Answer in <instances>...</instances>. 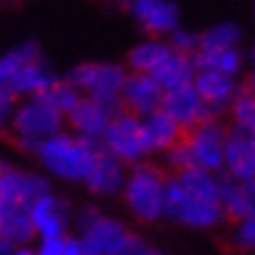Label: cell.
<instances>
[{
  "label": "cell",
  "mask_w": 255,
  "mask_h": 255,
  "mask_svg": "<svg viewBox=\"0 0 255 255\" xmlns=\"http://www.w3.org/2000/svg\"><path fill=\"white\" fill-rule=\"evenodd\" d=\"M251 89L255 92V63H253V70H251Z\"/></svg>",
  "instance_id": "obj_36"
},
{
  "label": "cell",
  "mask_w": 255,
  "mask_h": 255,
  "mask_svg": "<svg viewBox=\"0 0 255 255\" xmlns=\"http://www.w3.org/2000/svg\"><path fill=\"white\" fill-rule=\"evenodd\" d=\"M16 108V96L7 85H0V136L9 131V120Z\"/></svg>",
  "instance_id": "obj_29"
},
{
  "label": "cell",
  "mask_w": 255,
  "mask_h": 255,
  "mask_svg": "<svg viewBox=\"0 0 255 255\" xmlns=\"http://www.w3.org/2000/svg\"><path fill=\"white\" fill-rule=\"evenodd\" d=\"M147 251V244L143 239H138L136 234H127V239L120 244V248H117L113 255H143Z\"/></svg>",
  "instance_id": "obj_30"
},
{
  "label": "cell",
  "mask_w": 255,
  "mask_h": 255,
  "mask_svg": "<svg viewBox=\"0 0 255 255\" xmlns=\"http://www.w3.org/2000/svg\"><path fill=\"white\" fill-rule=\"evenodd\" d=\"M199 42H201V35H197V33H192V31H185V28H180V26H178L176 31L169 33L171 49L183 52V54L194 56V52L199 49Z\"/></svg>",
  "instance_id": "obj_27"
},
{
  "label": "cell",
  "mask_w": 255,
  "mask_h": 255,
  "mask_svg": "<svg viewBox=\"0 0 255 255\" xmlns=\"http://www.w3.org/2000/svg\"><path fill=\"white\" fill-rule=\"evenodd\" d=\"M103 145L99 140L82 138L78 133H56L35 150L40 166L49 176L66 183H85L99 162Z\"/></svg>",
  "instance_id": "obj_3"
},
{
  "label": "cell",
  "mask_w": 255,
  "mask_h": 255,
  "mask_svg": "<svg viewBox=\"0 0 255 255\" xmlns=\"http://www.w3.org/2000/svg\"><path fill=\"white\" fill-rule=\"evenodd\" d=\"M225 169L230 178L237 180H253L255 178V133L234 127L227 131L225 145Z\"/></svg>",
  "instance_id": "obj_14"
},
{
  "label": "cell",
  "mask_w": 255,
  "mask_h": 255,
  "mask_svg": "<svg viewBox=\"0 0 255 255\" xmlns=\"http://www.w3.org/2000/svg\"><path fill=\"white\" fill-rule=\"evenodd\" d=\"M12 255H35V251H31V248H26V246H16V251Z\"/></svg>",
  "instance_id": "obj_34"
},
{
  "label": "cell",
  "mask_w": 255,
  "mask_h": 255,
  "mask_svg": "<svg viewBox=\"0 0 255 255\" xmlns=\"http://www.w3.org/2000/svg\"><path fill=\"white\" fill-rule=\"evenodd\" d=\"M19 244H14L12 239H5V237H0V255H12L16 251Z\"/></svg>",
  "instance_id": "obj_33"
},
{
  "label": "cell",
  "mask_w": 255,
  "mask_h": 255,
  "mask_svg": "<svg viewBox=\"0 0 255 255\" xmlns=\"http://www.w3.org/2000/svg\"><path fill=\"white\" fill-rule=\"evenodd\" d=\"M101 145L120 162L140 164L143 157L150 152L145 131H143V117L133 115L129 110H117L101 138Z\"/></svg>",
  "instance_id": "obj_8"
},
{
  "label": "cell",
  "mask_w": 255,
  "mask_h": 255,
  "mask_svg": "<svg viewBox=\"0 0 255 255\" xmlns=\"http://www.w3.org/2000/svg\"><path fill=\"white\" fill-rule=\"evenodd\" d=\"M54 82H56L54 73L47 68V63L38 56V59H31V61L19 66V70L9 80V89L14 92V96L31 99V96L45 94Z\"/></svg>",
  "instance_id": "obj_17"
},
{
  "label": "cell",
  "mask_w": 255,
  "mask_h": 255,
  "mask_svg": "<svg viewBox=\"0 0 255 255\" xmlns=\"http://www.w3.org/2000/svg\"><path fill=\"white\" fill-rule=\"evenodd\" d=\"M192 85L201 96V101L206 103V108L211 110V115L230 108L239 94V87H237L232 75L216 73V70H197Z\"/></svg>",
  "instance_id": "obj_16"
},
{
  "label": "cell",
  "mask_w": 255,
  "mask_h": 255,
  "mask_svg": "<svg viewBox=\"0 0 255 255\" xmlns=\"http://www.w3.org/2000/svg\"><path fill=\"white\" fill-rule=\"evenodd\" d=\"M164 87L150 73H133L127 78L122 89V106L129 113L145 117L162 108Z\"/></svg>",
  "instance_id": "obj_12"
},
{
  "label": "cell",
  "mask_w": 255,
  "mask_h": 255,
  "mask_svg": "<svg viewBox=\"0 0 255 255\" xmlns=\"http://www.w3.org/2000/svg\"><path fill=\"white\" fill-rule=\"evenodd\" d=\"M162 110L183 127V131H185V129H192V127H197V124H201L204 120L211 117V110L206 108V103L201 101V96L197 94L194 85L176 87V89L164 92Z\"/></svg>",
  "instance_id": "obj_11"
},
{
  "label": "cell",
  "mask_w": 255,
  "mask_h": 255,
  "mask_svg": "<svg viewBox=\"0 0 255 255\" xmlns=\"http://www.w3.org/2000/svg\"><path fill=\"white\" fill-rule=\"evenodd\" d=\"M131 16L152 35H164L178 28V5L173 0H129Z\"/></svg>",
  "instance_id": "obj_15"
},
{
  "label": "cell",
  "mask_w": 255,
  "mask_h": 255,
  "mask_svg": "<svg viewBox=\"0 0 255 255\" xmlns=\"http://www.w3.org/2000/svg\"><path fill=\"white\" fill-rule=\"evenodd\" d=\"M49 190L42 176L0 162V237L23 246L35 237L31 225V204Z\"/></svg>",
  "instance_id": "obj_2"
},
{
  "label": "cell",
  "mask_w": 255,
  "mask_h": 255,
  "mask_svg": "<svg viewBox=\"0 0 255 255\" xmlns=\"http://www.w3.org/2000/svg\"><path fill=\"white\" fill-rule=\"evenodd\" d=\"M152 75H155V80L164 87V92H169V89H176V87L192 85L194 75H197V66H194V59L190 54H183V52H176V49H173V52L166 56V61H164Z\"/></svg>",
  "instance_id": "obj_21"
},
{
  "label": "cell",
  "mask_w": 255,
  "mask_h": 255,
  "mask_svg": "<svg viewBox=\"0 0 255 255\" xmlns=\"http://www.w3.org/2000/svg\"><path fill=\"white\" fill-rule=\"evenodd\" d=\"M241 42V31L237 23H216L201 35L199 49H230Z\"/></svg>",
  "instance_id": "obj_24"
},
{
  "label": "cell",
  "mask_w": 255,
  "mask_h": 255,
  "mask_svg": "<svg viewBox=\"0 0 255 255\" xmlns=\"http://www.w3.org/2000/svg\"><path fill=\"white\" fill-rule=\"evenodd\" d=\"M220 180L213 171L183 169L166 180V218L180 225L206 230L223 220Z\"/></svg>",
  "instance_id": "obj_1"
},
{
  "label": "cell",
  "mask_w": 255,
  "mask_h": 255,
  "mask_svg": "<svg viewBox=\"0 0 255 255\" xmlns=\"http://www.w3.org/2000/svg\"><path fill=\"white\" fill-rule=\"evenodd\" d=\"M220 199H223L225 216L241 220L255 213V178L253 180H237L223 178L220 180Z\"/></svg>",
  "instance_id": "obj_19"
},
{
  "label": "cell",
  "mask_w": 255,
  "mask_h": 255,
  "mask_svg": "<svg viewBox=\"0 0 255 255\" xmlns=\"http://www.w3.org/2000/svg\"><path fill=\"white\" fill-rule=\"evenodd\" d=\"M63 241H66V237L40 239V246L35 251V255H63Z\"/></svg>",
  "instance_id": "obj_31"
},
{
  "label": "cell",
  "mask_w": 255,
  "mask_h": 255,
  "mask_svg": "<svg viewBox=\"0 0 255 255\" xmlns=\"http://www.w3.org/2000/svg\"><path fill=\"white\" fill-rule=\"evenodd\" d=\"M166 180L169 178L152 164H133L122 187L127 209L143 223L166 216Z\"/></svg>",
  "instance_id": "obj_6"
},
{
  "label": "cell",
  "mask_w": 255,
  "mask_h": 255,
  "mask_svg": "<svg viewBox=\"0 0 255 255\" xmlns=\"http://www.w3.org/2000/svg\"><path fill=\"white\" fill-rule=\"evenodd\" d=\"M45 101H49L56 110H61L63 115H68L70 110L78 106V101L82 99V94L70 85L68 80H56L54 85L49 87L45 94H40Z\"/></svg>",
  "instance_id": "obj_26"
},
{
  "label": "cell",
  "mask_w": 255,
  "mask_h": 255,
  "mask_svg": "<svg viewBox=\"0 0 255 255\" xmlns=\"http://www.w3.org/2000/svg\"><path fill=\"white\" fill-rule=\"evenodd\" d=\"M192 59L197 70H216V73H225V75H232V78L241 70V54L237 47H230V49H197Z\"/></svg>",
  "instance_id": "obj_23"
},
{
  "label": "cell",
  "mask_w": 255,
  "mask_h": 255,
  "mask_svg": "<svg viewBox=\"0 0 255 255\" xmlns=\"http://www.w3.org/2000/svg\"><path fill=\"white\" fill-rule=\"evenodd\" d=\"M78 227L87 255H113L129 234V230L120 220L103 216L99 209L80 211Z\"/></svg>",
  "instance_id": "obj_9"
},
{
  "label": "cell",
  "mask_w": 255,
  "mask_h": 255,
  "mask_svg": "<svg viewBox=\"0 0 255 255\" xmlns=\"http://www.w3.org/2000/svg\"><path fill=\"white\" fill-rule=\"evenodd\" d=\"M253 63H255V47H253Z\"/></svg>",
  "instance_id": "obj_37"
},
{
  "label": "cell",
  "mask_w": 255,
  "mask_h": 255,
  "mask_svg": "<svg viewBox=\"0 0 255 255\" xmlns=\"http://www.w3.org/2000/svg\"><path fill=\"white\" fill-rule=\"evenodd\" d=\"M230 110H232V117H234V127L255 133V92L253 89H239Z\"/></svg>",
  "instance_id": "obj_25"
},
{
  "label": "cell",
  "mask_w": 255,
  "mask_h": 255,
  "mask_svg": "<svg viewBox=\"0 0 255 255\" xmlns=\"http://www.w3.org/2000/svg\"><path fill=\"white\" fill-rule=\"evenodd\" d=\"M225 145H227V131L209 117L201 124L187 129V136H183L166 152V159L176 171L204 169L216 173L225 166Z\"/></svg>",
  "instance_id": "obj_4"
},
{
  "label": "cell",
  "mask_w": 255,
  "mask_h": 255,
  "mask_svg": "<svg viewBox=\"0 0 255 255\" xmlns=\"http://www.w3.org/2000/svg\"><path fill=\"white\" fill-rule=\"evenodd\" d=\"M143 131H145L150 152H169L183 138V127L162 108L143 117Z\"/></svg>",
  "instance_id": "obj_20"
},
{
  "label": "cell",
  "mask_w": 255,
  "mask_h": 255,
  "mask_svg": "<svg viewBox=\"0 0 255 255\" xmlns=\"http://www.w3.org/2000/svg\"><path fill=\"white\" fill-rule=\"evenodd\" d=\"M124 180H127V171H124V162H120L117 157H113L110 152L101 150L99 162L92 169L89 178L85 180V185L92 190L94 194H117L122 192Z\"/></svg>",
  "instance_id": "obj_18"
},
{
  "label": "cell",
  "mask_w": 255,
  "mask_h": 255,
  "mask_svg": "<svg viewBox=\"0 0 255 255\" xmlns=\"http://www.w3.org/2000/svg\"><path fill=\"white\" fill-rule=\"evenodd\" d=\"M143 255H164V253H162V251H157V248H150V246H147V251Z\"/></svg>",
  "instance_id": "obj_35"
},
{
  "label": "cell",
  "mask_w": 255,
  "mask_h": 255,
  "mask_svg": "<svg viewBox=\"0 0 255 255\" xmlns=\"http://www.w3.org/2000/svg\"><path fill=\"white\" fill-rule=\"evenodd\" d=\"M70 223L68 204L56 197L52 190H47L31 204V225L33 232L40 239H52V237H66Z\"/></svg>",
  "instance_id": "obj_10"
},
{
  "label": "cell",
  "mask_w": 255,
  "mask_h": 255,
  "mask_svg": "<svg viewBox=\"0 0 255 255\" xmlns=\"http://www.w3.org/2000/svg\"><path fill=\"white\" fill-rule=\"evenodd\" d=\"M234 244L239 248H244V251H255V213L237 220Z\"/></svg>",
  "instance_id": "obj_28"
},
{
  "label": "cell",
  "mask_w": 255,
  "mask_h": 255,
  "mask_svg": "<svg viewBox=\"0 0 255 255\" xmlns=\"http://www.w3.org/2000/svg\"><path fill=\"white\" fill-rule=\"evenodd\" d=\"M173 49H171L169 42H162V40H145V42H140L131 49V54H129V66L133 68V73H155L164 61H166V56L171 54Z\"/></svg>",
  "instance_id": "obj_22"
},
{
  "label": "cell",
  "mask_w": 255,
  "mask_h": 255,
  "mask_svg": "<svg viewBox=\"0 0 255 255\" xmlns=\"http://www.w3.org/2000/svg\"><path fill=\"white\" fill-rule=\"evenodd\" d=\"M63 122H66V115L61 110H56L42 96H31L14 108L9 120V131L21 150H28L35 155V150L47 138L61 133Z\"/></svg>",
  "instance_id": "obj_5"
},
{
  "label": "cell",
  "mask_w": 255,
  "mask_h": 255,
  "mask_svg": "<svg viewBox=\"0 0 255 255\" xmlns=\"http://www.w3.org/2000/svg\"><path fill=\"white\" fill-rule=\"evenodd\" d=\"M113 115H115V110H110L108 106H103V103L89 99V96H82L78 101V106L66 115V122L70 124L73 133L101 143Z\"/></svg>",
  "instance_id": "obj_13"
},
{
  "label": "cell",
  "mask_w": 255,
  "mask_h": 255,
  "mask_svg": "<svg viewBox=\"0 0 255 255\" xmlns=\"http://www.w3.org/2000/svg\"><path fill=\"white\" fill-rule=\"evenodd\" d=\"M63 255H87L80 237H68V234H66V241H63Z\"/></svg>",
  "instance_id": "obj_32"
},
{
  "label": "cell",
  "mask_w": 255,
  "mask_h": 255,
  "mask_svg": "<svg viewBox=\"0 0 255 255\" xmlns=\"http://www.w3.org/2000/svg\"><path fill=\"white\" fill-rule=\"evenodd\" d=\"M127 78H129L127 70L117 63H80L70 70L66 80L80 94L117 113L122 106V89Z\"/></svg>",
  "instance_id": "obj_7"
}]
</instances>
